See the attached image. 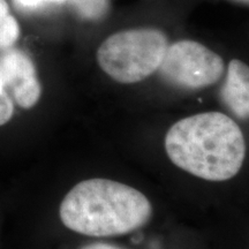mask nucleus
<instances>
[{
    "label": "nucleus",
    "instance_id": "1",
    "mask_svg": "<svg viewBox=\"0 0 249 249\" xmlns=\"http://www.w3.org/2000/svg\"><path fill=\"white\" fill-rule=\"evenodd\" d=\"M165 150L177 167L208 181L234 178L244 165V133L222 112H203L183 118L165 136Z\"/></svg>",
    "mask_w": 249,
    "mask_h": 249
},
{
    "label": "nucleus",
    "instance_id": "2",
    "mask_svg": "<svg viewBox=\"0 0 249 249\" xmlns=\"http://www.w3.org/2000/svg\"><path fill=\"white\" fill-rule=\"evenodd\" d=\"M152 205L147 196L124 183L93 178L81 181L65 196L59 209L62 224L80 234L116 236L149 222Z\"/></svg>",
    "mask_w": 249,
    "mask_h": 249
},
{
    "label": "nucleus",
    "instance_id": "3",
    "mask_svg": "<svg viewBox=\"0 0 249 249\" xmlns=\"http://www.w3.org/2000/svg\"><path fill=\"white\" fill-rule=\"evenodd\" d=\"M167 37L157 29H129L107 37L97 50V62L111 79L124 85L145 80L160 70Z\"/></svg>",
    "mask_w": 249,
    "mask_h": 249
},
{
    "label": "nucleus",
    "instance_id": "4",
    "mask_svg": "<svg viewBox=\"0 0 249 249\" xmlns=\"http://www.w3.org/2000/svg\"><path fill=\"white\" fill-rule=\"evenodd\" d=\"M225 65L219 54L195 40L183 39L167 46L160 73L178 88L197 90L222 79Z\"/></svg>",
    "mask_w": 249,
    "mask_h": 249
},
{
    "label": "nucleus",
    "instance_id": "5",
    "mask_svg": "<svg viewBox=\"0 0 249 249\" xmlns=\"http://www.w3.org/2000/svg\"><path fill=\"white\" fill-rule=\"evenodd\" d=\"M0 75L15 104L31 108L38 103L42 86L31 58L21 50L12 48L0 51Z\"/></svg>",
    "mask_w": 249,
    "mask_h": 249
},
{
    "label": "nucleus",
    "instance_id": "6",
    "mask_svg": "<svg viewBox=\"0 0 249 249\" xmlns=\"http://www.w3.org/2000/svg\"><path fill=\"white\" fill-rule=\"evenodd\" d=\"M222 99L239 119L249 118V66L244 61L238 59L230 61L222 88Z\"/></svg>",
    "mask_w": 249,
    "mask_h": 249
},
{
    "label": "nucleus",
    "instance_id": "7",
    "mask_svg": "<svg viewBox=\"0 0 249 249\" xmlns=\"http://www.w3.org/2000/svg\"><path fill=\"white\" fill-rule=\"evenodd\" d=\"M20 37V26L6 0H0V51L12 48Z\"/></svg>",
    "mask_w": 249,
    "mask_h": 249
},
{
    "label": "nucleus",
    "instance_id": "8",
    "mask_svg": "<svg viewBox=\"0 0 249 249\" xmlns=\"http://www.w3.org/2000/svg\"><path fill=\"white\" fill-rule=\"evenodd\" d=\"M76 14L83 20L97 21L104 18L110 8V0H68Z\"/></svg>",
    "mask_w": 249,
    "mask_h": 249
},
{
    "label": "nucleus",
    "instance_id": "9",
    "mask_svg": "<svg viewBox=\"0 0 249 249\" xmlns=\"http://www.w3.org/2000/svg\"><path fill=\"white\" fill-rule=\"evenodd\" d=\"M14 104L15 103L9 95L5 81L0 75V126H4L13 118Z\"/></svg>",
    "mask_w": 249,
    "mask_h": 249
},
{
    "label": "nucleus",
    "instance_id": "10",
    "mask_svg": "<svg viewBox=\"0 0 249 249\" xmlns=\"http://www.w3.org/2000/svg\"><path fill=\"white\" fill-rule=\"evenodd\" d=\"M17 1L23 7H36L43 4H48V2H64L65 0H17Z\"/></svg>",
    "mask_w": 249,
    "mask_h": 249
},
{
    "label": "nucleus",
    "instance_id": "11",
    "mask_svg": "<svg viewBox=\"0 0 249 249\" xmlns=\"http://www.w3.org/2000/svg\"><path fill=\"white\" fill-rule=\"evenodd\" d=\"M81 249H124V248H120V247H118V246H114V245L104 244V242H96V244L87 245Z\"/></svg>",
    "mask_w": 249,
    "mask_h": 249
}]
</instances>
